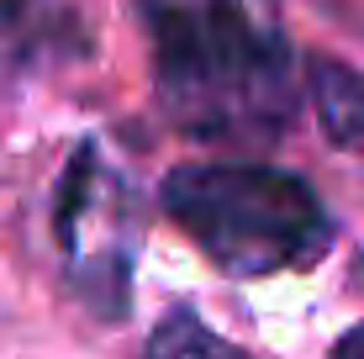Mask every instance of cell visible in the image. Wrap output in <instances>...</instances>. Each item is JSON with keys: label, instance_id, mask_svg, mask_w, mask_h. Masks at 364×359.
<instances>
[{"label": "cell", "instance_id": "obj_1", "mask_svg": "<svg viewBox=\"0 0 364 359\" xmlns=\"http://www.w3.org/2000/svg\"><path fill=\"white\" fill-rule=\"evenodd\" d=\"M159 101L211 143H264L296 111L291 43L269 0H143Z\"/></svg>", "mask_w": 364, "mask_h": 359}, {"label": "cell", "instance_id": "obj_2", "mask_svg": "<svg viewBox=\"0 0 364 359\" xmlns=\"http://www.w3.org/2000/svg\"><path fill=\"white\" fill-rule=\"evenodd\" d=\"M164 206L200 243V254L237 280L301 269L333 243L322 195L274 164H185L164 180Z\"/></svg>", "mask_w": 364, "mask_h": 359}, {"label": "cell", "instance_id": "obj_3", "mask_svg": "<svg viewBox=\"0 0 364 359\" xmlns=\"http://www.w3.org/2000/svg\"><path fill=\"white\" fill-rule=\"evenodd\" d=\"M53 227L69 286L90 301V312L122 317L137 259V191L111 159H100V148L85 143L69 159L53 201Z\"/></svg>", "mask_w": 364, "mask_h": 359}, {"label": "cell", "instance_id": "obj_4", "mask_svg": "<svg viewBox=\"0 0 364 359\" xmlns=\"http://www.w3.org/2000/svg\"><path fill=\"white\" fill-rule=\"evenodd\" d=\"M306 95L317 106V122L328 127V138L348 154H364V74L333 58H311L306 69Z\"/></svg>", "mask_w": 364, "mask_h": 359}, {"label": "cell", "instance_id": "obj_5", "mask_svg": "<svg viewBox=\"0 0 364 359\" xmlns=\"http://www.w3.org/2000/svg\"><path fill=\"white\" fill-rule=\"evenodd\" d=\"M143 359H248V354L232 349L228 338H217L200 317L169 312L164 323H159V333H154V343H148Z\"/></svg>", "mask_w": 364, "mask_h": 359}, {"label": "cell", "instance_id": "obj_6", "mask_svg": "<svg viewBox=\"0 0 364 359\" xmlns=\"http://www.w3.org/2000/svg\"><path fill=\"white\" fill-rule=\"evenodd\" d=\"M333 359H364V328H354L343 343H338V354Z\"/></svg>", "mask_w": 364, "mask_h": 359}]
</instances>
